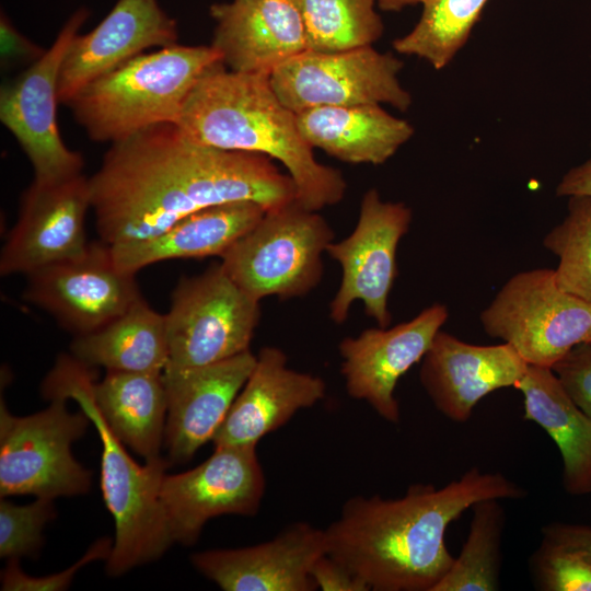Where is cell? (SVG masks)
Listing matches in <instances>:
<instances>
[{"label": "cell", "mask_w": 591, "mask_h": 591, "mask_svg": "<svg viewBox=\"0 0 591 591\" xmlns=\"http://www.w3.org/2000/svg\"><path fill=\"white\" fill-rule=\"evenodd\" d=\"M70 350L76 359L91 368L163 372L169 362L165 314L154 311L140 298L102 328L76 336Z\"/></svg>", "instance_id": "obj_27"}, {"label": "cell", "mask_w": 591, "mask_h": 591, "mask_svg": "<svg viewBox=\"0 0 591 591\" xmlns=\"http://www.w3.org/2000/svg\"><path fill=\"white\" fill-rule=\"evenodd\" d=\"M326 553L325 529L301 521L266 542L202 551L190 560L224 591H314L311 571Z\"/></svg>", "instance_id": "obj_17"}, {"label": "cell", "mask_w": 591, "mask_h": 591, "mask_svg": "<svg viewBox=\"0 0 591 591\" xmlns=\"http://www.w3.org/2000/svg\"><path fill=\"white\" fill-rule=\"evenodd\" d=\"M93 394L104 419L125 445L146 461L161 457L167 414L162 372L108 370L94 382Z\"/></svg>", "instance_id": "obj_26"}, {"label": "cell", "mask_w": 591, "mask_h": 591, "mask_svg": "<svg viewBox=\"0 0 591 591\" xmlns=\"http://www.w3.org/2000/svg\"><path fill=\"white\" fill-rule=\"evenodd\" d=\"M1 59L5 65L18 61L37 60L46 49H42L22 35L5 13L0 18Z\"/></svg>", "instance_id": "obj_37"}, {"label": "cell", "mask_w": 591, "mask_h": 591, "mask_svg": "<svg viewBox=\"0 0 591 591\" xmlns=\"http://www.w3.org/2000/svg\"><path fill=\"white\" fill-rule=\"evenodd\" d=\"M412 217L410 208L404 202L384 201L375 188L366 192L354 231L326 248L343 270L339 288L329 303L334 323L343 324L351 304L361 301L364 313L378 326L390 325L387 304L397 275L396 251Z\"/></svg>", "instance_id": "obj_12"}, {"label": "cell", "mask_w": 591, "mask_h": 591, "mask_svg": "<svg viewBox=\"0 0 591 591\" xmlns=\"http://www.w3.org/2000/svg\"><path fill=\"white\" fill-rule=\"evenodd\" d=\"M313 149L350 164H383L414 135V127L379 104L323 106L297 113Z\"/></svg>", "instance_id": "obj_24"}, {"label": "cell", "mask_w": 591, "mask_h": 591, "mask_svg": "<svg viewBox=\"0 0 591 591\" xmlns=\"http://www.w3.org/2000/svg\"><path fill=\"white\" fill-rule=\"evenodd\" d=\"M488 1L424 0L417 24L392 46L401 55L416 56L441 70L466 44Z\"/></svg>", "instance_id": "obj_28"}, {"label": "cell", "mask_w": 591, "mask_h": 591, "mask_svg": "<svg viewBox=\"0 0 591 591\" xmlns=\"http://www.w3.org/2000/svg\"><path fill=\"white\" fill-rule=\"evenodd\" d=\"M403 61L372 46L339 51L306 50L278 67L270 84L292 112L323 106L387 104L399 111L412 105L398 80Z\"/></svg>", "instance_id": "obj_10"}, {"label": "cell", "mask_w": 591, "mask_h": 591, "mask_svg": "<svg viewBox=\"0 0 591 591\" xmlns=\"http://www.w3.org/2000/svg\"><path fill=\"white\" fill-rule=\"evenodd\" d=\"M444 304L433 303L414 318L391 328L362 331L338 346L340 373L348 395L363 401L384 420L401 419L395 387L398 380L429 350L448 320Z\"/></svg>", "instance_id": "obj_16"}, {"label": "cell", "mask_w": 591, "mask_h": 591, "mask_svg": "<svg viewBox=\"0 0 591 591\" xmlns=\"http://www.w3.org/2000/svg\"><path fill=\"white\" fill-rule=\"evenodd\" d=\"M93 368L72 355L60 356L42 384L47 399H74L102 442L101 489L115 522V540L106 571L120 576L134 567L159 559L174 541L160 499L170 461L159 457L140 465L125 450L96 405Z\"/></svg>", "instance_id": "obj_4"}, {"label": "cell", "mask_w": 591, "mask_h": 591, "mask_svg": "<svg viewBox=\"0 0 591 591\" xmlns=\"http://www.w3.org/2000/svg\"><path fill=\"white\" fill-rule=\"evenodd\" d=\"M525 490L501 473L472 467L443 487L413 484L398 498L354 496L326 529L327 554L374 591H432L454 557L451 522L485 499H520Z\"/></svg>", "instance_id": "obj_2"}, {"label": "cell", "mask_w": 591, "mask_h": 591, "mask_svg": "<svg viewBox=\"0 0 591 591\" xmlns=\"http://www.w3.org/2000/svg\"><path fill=\"white\" fill-rule=\"evenodd\" d=\"M480 323L532 366L553 368L576 346L591 344V302L564 290L549 268L512 276Z\"/></svg>", "instance_id": "obj_7"}, {"label": "cell", "mask_w": 591, "mask_h": 591, "mask_svg": "<svg viewBox=\"0 0 591 591\" xmlns=\"http://www.w3.org/2000/svg\"><path fill=\"white\" fill-rule=\"evenodd\" d=\"M543 537L570 546L591 559V526L556 522L542 529Z\"/></svg>", "instance_id": "obj_38"}, {"label": "cell", "mask_w": 591, "mask_h": 591, "mask_svg": "<svg viewBox=\"0 0 591 591\" xmlns=\"http://www.w3.org/2000/svg\"><path fill=\"white\" fill-rule=\"evenodd\" d=\"M165 317L169 339L165 368H195L251 350L260 305L219 263L200 275L178 280Z\"/></svg>", "instance_id": "obj_9"}, {"label": "cell", "mask_w": 591, "mask_h": 591, "mask_svg": "<svg viewBox=\"0 0 591 591\" xmlns=\"http://www.w3.org/2000/svg\"><path fill=\"white\" fill-rule=\"evenodd\" d=\"M325 394L326 383L322 378L290 368L280 348L263 347L212 443L256 447L298 412L321 402Z\"/></svg>", "instance_id": "obj_22"}, {"label": "cell", "mask_w": 591, "mask_h": 591, "mask_svg": "<svg viewBox=\"0 0 591 591\" xmlns=\"http://www.w3.org/2000/svg\"><path fill=\"white\" fill-rule=\"evenodd\" d=\"M528 366L507 343L474 345L440 329L421 360L419 380L442 415L466 422L482 398L514 387Z\"/></svg>", "instance_id": "obj_21"}, {"label": "cell", "mask_w": 591, "mask_h": 591, "mask_svg": "<svg viewBox=\"0 0 591 591\" xmlns=\"http://www.w3.org/2000/svg\"><path fill=\"white\" fill-rule=\"evenodd\" d=\"M30 416L12 415L0 404V496L33 495L55 499L85 494L91 471L72 455L71 444L90 421L80 409L71 413L63 397Z\"/></svg>", "instance_id": "obj_8"}, {"label": "cell", "mask_w": 591, "mask_h": 591, "mask_svg": "<svg viewBox=\"0 0 591 591\" xmlns=\"http://www.w3.org/2000/svg\"><path fill=\"white\" fill-rule=\"evenodd\" d=\"M80 8L66 21L51 46L0 91V120L14 136L34 170V178L55 181L83 173L84 159L63 142L58 120V81L68 47L88 20Z\"/></svg>", "instance_id": "obj_11"}, {"label": "cell", "mask_w": 591, "mask_h": 591, "mask_svg": "<svg viewBox=\"0 0 591 591\" xmlns=\"http://www.w3.org/2000/svg\"><path fill=\"white\" fill-rule=\"evenodd\" d=\"M530 569L538 590L591 591V559L570 546L543 537Z\"/></svg>", "instance_id": "obj_32"}, {"label": "cell", "mask_w": 591, "mask_h": 591, "mask_svg": "<svg viewBox=\"0 0 591 591\" xmlns=\"http://www.w3.org/2000/svg\"><path fill=\"white\" fill-rule=\"evenodd\" d=\"M375 0H299L309 49L331 53L372 46L383 34Z\"/></svg>", "instance_id": "obj_30"}, {"label": "cell", "mask_w": 591, "mask_h": 591, "mask_svg": "<svg viewBox=\"0 0 591 591\" xmlns=\"http://www.w3.org/2000/svg\"><path fill=\"white\" fill-rule=\"evenodd\" d=\"M211 46L235 72L270 76L309 50L299 0H232L213 3Z\"/></svg>", "instance_id": "obj_20"}, {"label": "cell", "mask_w": 591, "mask_h": 591, "mask_svg": "<svg viewBox=\"0 0 591 591\" xmlns=\"http://www.w3.org/2000/svg\"><path fill=\"white\" fill-rule=\"evenodd\" d=\"M316 589L322 591H369L368 584L327 553L320 557L311 571Z\"/></svg>", "instance_id": "obj_36"}, {"label": "cell", "mask_w": 591, "mask_h": 591, "mask_svg": "<svg viewBox=\"0 0 591 591\" xmlns=\"http://www.w3.org/2000/svg\"><path fill=\"white\" fill-rule=\"evenodd\" d=\"M552 370L573 402L591 419V344L576 346Z\"/></svg>", "instance_id": "obj_35"}, {"label": "cell", "mask_w": 591, "mask_h": 591, "mask_svg": "<svg viewBox=\"0 0 591 591\" xmlns=\"http://www.w3.org/2000/svg\"><path fill=\"white\" fill-rule=\"evenodd\" d=\"M334 231L297 201L267 210L224 254L221 265L254 299L303 297L322 280L323 259Z\"/></svg>", "instance_id": "obj_6"}, {"label": "cell", "mask_w": 591, "mask_h": 591, "mask_svg": "<svg viewBox=\"0 0 591 591\" xmlns=\"http://www.w3.org/2000/svg\"><path fill=\"white\" fill-rule=\"evenodd\" d=\"M89 178L83 174L55 181L34 178L23 192L19 217L0 256V274L28 275L77 256L88 246Z\"/></svg>", "instance_id": "obj_15"}, {"label": "cell", "mask_w": 591, "mask_h": 591, "mask_svg": "<svg viewBox=\"0 0 591 591\" xmlns=\"http://www.w3.org/2000/svg\"><path fill=\"white\" fill-rule=\"evenodd\" d=\"M267 210L254 201L211 206L178 220L149 239L109 245L116 266L136 274L167 259L221 257Z\"/></svg>", "instance_id": "obj_23"}, {"label": "cell", "mask_w": 591, "mask_h": 591, "mask_svg": "<svg viewBox=\"0 0 591 591\" xmlns=\"http://www.w3.org/2000/svg\"><path fill=\"white\" fill-rule=\"evenodd\" d=\"M556 194L560 197L591 196V155L561 177L556 187Z\"/></svg>", "instance_id": "obj_39"}, {"label": "cell", "mask_w": 591, "mask_h": 591, "mask_svg": "<svg viewBox=\"0 0 591 591\" xmlns=\"http://www.w3.org/2000/svg\"><path fill=\"white\" fill-rule=\"evenodd\" d=\"M54 517L53 499L36 498L32 503L19 506L1 497V558L19 559L37 554L44 543V526Z\"/></svg>", "instance_id": "obj_33"}, {"label": "cell", "mask_w": 591, "mask_h": 591, "mask_svg": "<svg viewBox=\"0 0 591 591\" xmlns=\"http://www.w3.org/2000/svg\"><path fill=\"white\" fill-rule=\"evenodd\" d=\"M514 387L523 395V418L544 429L560 452L566 493L591 494V419L552 368L529 364Z\"/></svg>", "instance_id": "obj_25"}, {"label": "cell", "mask_w": 591, "mask_h": 591, "mask_svg": "<svg viewBox=\"0 0 591 591\" xmlns=\"http://www.w3.org/2000/svg\"><path fill=\"white\" fill-rule=\"evenodd\" d=\"M113 543L108 537L94 542L85 554L69 568L45 577L28 576L20 568L19 559H9L1 572V590L3 591H60L66 590L76 573L88 564L107 559Z\"/></svg>", "instance_id": "obj_34"}, {"label": "cell", "mask_w": 591, "mask_h": 591, "mask_svg": "<svg viewBox=\"0 0 591 591\" xmlns=\"http://www.w3.org/2000/svg\"><path fill=\"white\" fill-rule=\"evenodd\" d=\"M89 184L108 245L152 237L211 206L254 201L270 210L297 200L271 158L198 143L172 123L111 143Z\"/></svg>", "instance_id": "obj_1"}, {"label": "cell", "mask_w": 591, "mask_h": 591, "mask_svg": "<svg viewBox=\"0 0 591 591\" xmlns=\"http://www.w3.org/2000/svg\"><path fill=\"white\" fill-rule=\"evenodd\" d=\"M176 125L198 143L277 160L305 209L318 211L345 196L344 176L315 159L297 114L279 100L268 76L235 72L222 62L212 66L189 94Z\"/></svg>", "instance_id": "obj_3"}, {"label": "cell", "mask_w": 591, "mask_h": 591, "mask_svg": "<svg viewBox=\"0 0 591 591\" xmlns=\"http://www.w3.org/2000/svg\"><path fill=\"white\" fill-rule=\"evenodd\" d=\"M265 489L256 447L223 445L192 470L165 474L160 499L174 543L190 546L210 519L256 515Z\"/></svg>", "instance_id": "obj_13"}, {"label": "cell", "mask_w": 591, "mask_h": 591, "mask_svg": "<svg viewBox=\"0 0 591 591\" xmlns=\"http://www.w3.org/2000/svg\"><path fill=\"white\" fill-rule=\"evenodd\" d=\"M177 39V23L158 0H117L93 30L70 43L59 73V103L68 105L95 79L147 49L173 46Z\"/></svg>", "instance_id": "obj_18"}, {"label": "cell", "mask_w": 591, "mask_h": 591, "mask_svg": "<svg viewBox=\"0 0 591 591\" xmlns=\"http://www.w3.org/2000/svg\"><path fill=\"white\" fill-rule=\"evenodd\" d=\"M256 361L251 350L195 368H165L164 444L170 463H186L213 440Z\"/></svg>", "instance_id": "obj_19"}, {"label": "cell", "mask_w": 591, "mask_h": 591, "mask_svg": "<svg viewBox=\"0 0 591 591\" xmlns=\"http://www.w3.org/2000/svg\"><path fill=\"white\" fill-rule=\"evenodd\" d=\"M383 11L397 12L408 5L421 3L424 0H375Z\"/></svg>", "instance_id": "obj_40"}, {"label": "cell", "mask_w": 591, "mask_h": 591, "mask_svg": "<svg viewBox=\"0 0 591 591\" xmlns=\"http://www.w3.org/2000/svg\"><path fill=\"white\" fill-rule=\"evenodd\" d=\"M26 276L24 299L76 336L102 328L142 298L136 274L119 269L102 240Z\"/></svg>", "instance_id": "obj_14"}, {"label": "cell", "mask_w": 591, "mask_h": 591, "mask_svg": "<svg viewBox=\"0 0 591 591\" xmlns=\"http://www.w3.org/2000/svg\"><path fill=\"white\" fill-rule=\"evenodd\" d=\"M543 245L558 258V285L591 302V196L568 197L566 217L545 235Z\"/></svg>", "instance_id": "obj_31"}, {"label": "cell", "mask_w": 591, "mask_h": 591, "mask_svg": "<svg viewBox=\"0 0 591 591\" xmlns=\"http://www.w3.org/2000/svg\"><path fill=\"white\" fill-rule=\"evenodd\" d=\"M221 62L211 46L143 53L84 86L68 104L88 137L114 143L159 124H176L200 78Z\"/></svg>", "instance_id": "obj_5"}, {"label": "cell", "mask_w": 591, "mask_h": 591, "mask_svg": "<svg viewBox=\"0 0 591 591\" xmlns=\"http://www.w3.org/2000/svg\"><path fill=\"white\" fill-rule=\"evenodd\" d=\"M471 509L473 517L463 548L432 591H495L500 588L503 508L499 499H485Z\"/></svg>", "instance_id": "obj_29"}]
</instances>
